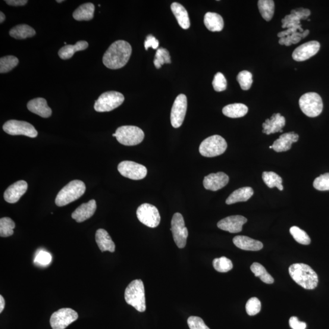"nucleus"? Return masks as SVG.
<instances>
[{"instance_id":"14","label":"nucleus","mask_w":329,"mask_h":329,"mask_svg":"<svg viewBox=\"0 0 329 329\" xmlns=\"http://www.w3.org/2000/svg\"><path fill=\"white\" fill-rule=\"evenodd\" d=\"M187 109V99L184 94H180L175 98L171 111V123L172 126L178 128L183 124L186 117Z\"/></svg>"},{"instance_id":"25","label":"nucleus","mask_w":329,"mask_h":329,"mask_svg":"<svg viewBox=\"0 0 329 329\" xmlns=\"http://www.w3.org/2000/svg\"><path fill=\"white\" fill-rule=\"evenodd\" d=\"M95 239L96 243L102 252H114L115 251V243L106 230H103V229L97 230Z\"/></svg>"},{"instance_id":"35","label":"nucleus","mask_w":329,"mask_h":329,"mask_svg":"<svg viewBox=\"0 0 329 329\" xmlns=\"http://www.w3.org/2000/svg\"><path fill=\"white\" fill-rule=\"evenodd\" d=\"M250 270L252 271L255 276L261 279L263 283L268 284L274 283V279L266 270L264 266L260 264L259 263L255 262L250 266Z\"/></svg>"},{"instance_id":"31","label":"nucleus","mask_w":329,"mask_h":329,"mask_svg":"<svg viewBox=\"0 0 329 329\" xmlns=\"http://www.w3.org/2000/svg\"><path fill=\"white\" fill-rule=\"evenodd\" d=\"M36 31L29 25L18 24L9 31V35L15 39H25L36 35Z\"/></svg>"},{"instance_id":"27","label":"nucleus","mask_w":329,"mask_h":329,"mask_svg":"<svg viewBox=\"0 0 329 329\" xmlns=\"http://www.w3.org/2000/svg\"><path fill=\"white\" fill-rule=\"evenodd\" d=\"M254 195V190L251 187H246L235 190L227 197L225 203L228 205L239 202H246Z\"/></svg>"},{"instance_id":"50","label":"nucleus","mask_w":329,"mask_h":329,"mask_svg":"<svg viewBox=\"0 0 329 329\" xmlns=\"http://www.w3.org/2000/svg\"><path fill=\"white\" fill-rule=\"evenodd\" d=\"M279 43L282 45L285 46H290L292 44L291 42V39L290 36H288L286 37H281L280 40H279Z\"/></svg>"},{"instance_id":"12","label":"nucleus","mask_w":329,"mask_h":329,"mask_svg":"<svg viewBox=\"0 0 329 329\" xmlns=\"http://www.w3.org/2000/svg\"><path fill=\"white\" fill-rule=\"evenodd\" d=\"M78 318V314L74 310L63 308L53 313L50 318V324L53 329H65Z\"/></svg>"},{"instance_id":"28","label":"nucleus","mask_w":329,"mask_h":329,"mask_svg":"<svg viewBox=\"0 0 329 329\" xmlns=\"http://www.w3.org/2000/svg\"><path fill=\"white\" fill-rule=\"evenodd\" d=\"M205 26L212 32H219L223 29L224 20L220 15L215 12H208L205 16Z\"/></svg>"},{"instance_id":"24","label":"nucleus","mask_w":329,"mask_h":329,"mask_svg":"<svg viewBox=\"0 0 329 329\" xmlns=\"http://www.w3.org/2000/svg\"><path fill=\"white\" fill-rule=\"evenodd\" d=\"M233 242L239 248L245 250L258 251L263 248L261 241L250 239L246 236H239L234 238Z\"/></svg>"},{"instance_id":"51","label":"nucleus","mask_w":329,"mask_h":329,"mask_svg":"<svg viewBox=\"0 0 329 329\" xmlns=\"http://www.w3.org/2000/svg\"><path fill=\"white\" fill-rule=\"evenodd\" d=\"M5 307V300L3 297L0 296V313H2L3 310H4Z\"/></svg>"},{"instance_id":"40","label":"nucleus","mask_w":329,"mask_h":329,"mask_svg":"<svg viewBox=\"0 0 329 329\" xmlns=\"http://www.w3.org/2000/svg\"><path fill=\"white\" fill-rule=\"evenodd\" d=\"M290 234L294 238L297 243L300 244H305V245H308L311 243L310 237L308 236L305 231L301 230L298 227L293 226L290 228Z\"/></svg>"},{"instance_id":"15","label":"nucleus","mask_w":329,"mask_h":329,"mask_svg":"<svg viewBox=\"0 0 329 329\" xmlns=\"http://www.w3.org/2000/svg\"><path fill=\"white\" fill-rule=\"evenodd\" d=\"M311 14V12L308 9L302 8L294 9L291 11L290 15L285 16L284 19L282 20L283 28H295L300 31V33H303V31L300 24V20H306Z\"/></svg>"},{"instance_id":"36","label":"nucleus","mask_w":329,"mask_h":329,"mask_svg":"<svg viewBox=\"0 0 329 329\" xmlns=\"http://www.w3.org/2000/svg\"><path fill=\"white\" fill-rule=\"evenodd\" d=\"M18 59L14 56H6L0 59V73L10 71L18 64Z\"/></svg>"},{"instance_id":"8","label":"nucleus","mask_w":329,"mask_h":329,"mask_svg":"<svg viewBox=\"0 0 329 329\" xmlns=\"http://www.w3.org/2000/svg\"><path fill=\"white\" fill-rule=\"evenodd\" d=\"M124 101L123 94L116 91H109L99 96L94 105V109L98 112L112 111L123 104Z\"/></svg>"},{"instance_id":"45","label":"nucleus","mask_w":329,"mask_h":329,"mask_svg":"<svg viewBox=\"0 0 329 329\" xmlns=\"http://www.w3.org/2000/svg\"><path fill=\"white\" fill-rule=\"evenodd\" d=\"M190 329H210L205 321L198 316H190L187 320Z\"/></svg>"},{"instance_id":"39","label":"nucleus","mask_w":329,"mask_h":329,"mask_svg":"<svg viewBox=\"0 0 329 329\" xmlns=\"http://www.w3.org/2000/svg\"><path fill=\"white\" fill-rule=\"evenodd\" d=\"M213 266L215 270L219 272H227L233 268V262L225 257L215 259L213 261Z\"/></svg>"},{"instance_id":"16","label":"nucleus","mask_w":329,"mask_h":329,"mask_svg":"<svg viewBox=\"0 0 329 329\" xmlns=\"http://www.w3.org/2000/svg\"><path fill=\"white\" fill-rule=\"evenodd\" d=\"M320 49V43L317 41H310L297 47L293 53L294 61L302 62L307 60L317 54Z\"/></svg>"},{"instance_id":"37","label":"nucleus","mask_w":329,"mask_h":329,"mask_svg":"<svg viewBox=\"0 0 329 329\" xmlns=\"http://www.w3.org/2000/svg\"><path fill=\"white\" fill-rule=\"evenodd\" d=\"M15 224L10 218L5 217L0 219V236L8 237L14 234Z\"/></svg>"},{"instance_id":"54","label":"nucleus","mask_w":329,"mask_h":329,"mask_svg":"<svg viewBox=\"0 0 329 329\" xmlns=\"http://www.w3.org/2000/svg\"><path fill=\"white\" fill-rule=\"evenodd\" d=\"M269 148L271 149V148H272V146H270L269 147Z\"/></svg>"},{"instance_id":"32","label":"nucleus","mask_w":329,"mask_h":329,"mask_svg":"<svg viewBox=\"0 0 329 329\" xmlns=\"http://www.w3.org/2000/svg\"><path fill=\"white\" fill-rule=\"evenodd\" d=\"M248 112V108L241 103L229 105L222 109V114L227 117L236 118L244 117Z\"/></svg>"},{"instance_id":"11","label":"nucleus","mask_w":329,"mask_h":329,"mask_svg":"<svg viewBox=\"0 0 329 329\" xmlns=\"http://www.w3.org/2000/svg\"><path fill=\"white\" fill-rule=\"evenodd\" d=\"M170 229L173 239L179 248H184L186 245L189 232L185 225L183 215L180 213H175L171 219Z\"/></svg>"},{"instance_id":"22","label":"nucleus","mask_w":329,"mask_h":329,"mask_svg":"<svg viewBox=\"0 0 329 329\" xmlns=\"http://www.w3.org/2000/svg\"><path fill=\"white\" fill-rule=\"evenodd\" d=\"M285 125V118L281 114H274L270 119H266L262 124L263 133L269 135L283 131Z\"/></svg>"},{"instance_id":"1","label":"nucleus","mask_w":329,"mask_h":329,"mask_svg":"<svg viewBox=\"0 0 329 329\" xmlns=\"http://www.w3.org/2000/svg\"><path fill=\"white\" fill-rule=\"evenodd\" d=\"M132 47L124 40H117L109 47L103 56V64L106 67L117 70L123 67L129 61Z\"/></svg>"},{"instance_id":"6","label":"nucleus","mask_w":329,"mask_h":329,"mask_svg":"<svg viewBox=\"0 0 329 329\" xmlns=\"http://www.w3.org/2000/svg\"><path fill=\"white\" fill-rule=\"evenodd\" d=\"M115 134L118 142L125 146L139 145L145 137L143 131L135 126H121L118 128Z\"/></svg>"},{"instance_id":"7","label":"nucleus","mask_w":329,"mask_h":329,"mask_svg":"<svg viewBox=\"0 0 329 329\" xmlns=\"http://www.w3.org/2000/svg\"><path fill=\"white\" fill-rule=\"evenodd\" d=\"M299 104L303 114L309 117H318L323 109L321 97L315 92L303 95L299 99Z\"/></svg>"},{"instance_id":"52","label":"nucleus","mask_w":329,"mask_h":329,"mask_svg":"<svg viewBox=\"0 0 329 329\" xmlns=\"http://www.w3.org/2000/svg\"><path fill=\"white\" fill-rule=\"evenodd\" d=\"M5 15L4 13H3L2 12H1V13H0V23H2L5 20Z\"/></svg>"},{"instance_id":"9","label":"nucleus","mask_w":329,"mask_h":329,"mask_svg":"<svg viewBox=\"0 0 329 329\" xmlns=\"http://www.w3.org/2000/svg\"><path fill=\"white\" fill-rule=\"evenodd\" d=\"M3 129L5 133L11 136H25L30 138L38 136L35 128L27 121L9 120L3 125Z\"/></svg>"},{"instance_id":"10","label":"nucleus","mask_w":329,"mask_h":329,"mask_svg":"<svg viewBox=\"0 0 329 329\" xmlns=\"http://www.w3.org/2000/svg\"><path fill=\"white\" fill-rule=\"evenodd\" d=\"M138 219L144 225L149 227H158L161 222L158 209L149 204H143L137 210Z\"/></svg>"},{"instance_id":"30","label":"nucleus","mask_w":329,"mask_h":329,"mask_svg":"<svg viewBox=\"0 0 329 329\" xmlns=\"http://www.w3.org/2000/svg\"><path fill=\"white\" fill-rule=\"evenodd\" d=\"M95 12V6L93 3H87L80 6L73 14L77 21H89L92 19Z\"/></svg>"},{"instance_id":"33","label":"nucleus","mask_w":329,"mask_h":329,"mask_svg":"<svg viewBox=\"0 0 329 329\" xmlns=\"http://www.w3.org/2000/svg\"><path fill=\"white\" fill-rule=\"evenodd\" d=\"M263 181L269 188L277 187L281 191L284 190L283 179L272 171H265L262 174Z\"/></svg>"},{"instance_id":"13","label":"nucleus","mask_w":329,"mask_h":329,"mask_svg":"<svg viewBox=\"0 0 329 329\" xmlns=\"http://www.w3.org/2000/svg\"><path fill=\"white\" fill-rule=\"evenodd\" d=\"M118 170L123 176L133 180H141L147 174V169L142 165L132 161H123L118 166Z\"/></svg>"},{"instance_id":"47","label":"nucleus","mask_w":329,"mask_h":329,"mask_svg":"<svg viewBox=\"0 0 329 329\" xmlns=\"http://www.w3.org/2000/svg\"><path fill=\"white\" fill-rule=\"evenodd\" d=\"M159 45V40H157L155 37L151 35V34L146 37L145 41V48L146 50H148L149 48H153L154 49H156L158 48Z\"/></svg>"},{"instance_id":"5","label":"nucleus","mask_w":329,"mask_h":329,"mask_svg":"<svg viewBox=\"0 0 329 329\" xmlns=\"http://www.w3.org/2000/svg\"><path fill=\"white\" fill-rule=\"evenodd\" d=\"M227 144L224 138L214 135L203 140L199 146V151L203 156L206 158L222 155L226 150Z\"/></svg>"},{"instance_id":"41","label":"nucleus","mask_w":329,"mask_h":329,"mask_svg":"<svg viewBox=\"0 0 329 329\" xmlns=\"http://www.w3.org/2000/svg\"><path fill=\"white\" fill-rule=\"evenodd\" d=\"M237 81L240 84L241 89L243 90H249L252 86L253 82L252 74L250 72L244 70L240 72L238 74Z\"/></svg>"},{"instance_id":"46","label":"nucleus","mask_w":329,"mask_h":329,"mask_svg":"<svg viewBox=\"0 0 329 329\" xmlns=\"http://www.w3.org/2000/svg\"><path fill=\"white\" fill-rule=\"evenodd\" d=\"M52 261V256L48 252L45 250H40L36 255L34 262L39 265L47 266L51 263Z\"/></svg>"},{"instance_id":"21","label":"nucleus","mask_w":329,"mask_h":329,"mask_svg":"<svg viewBox=\"0 0 329 329\" xmlns=\"http://www.w3.org/2000/svg\"><path fill=\"white\" fill-rule=\"evenodd\" d=\"M298 140V134L294 132L284 134L274 141L272 145V149L277 153L288 151L291 149L292 144L297 142Z\"/></svg>"},{"instance_id":"53","label":"nucleus","mask_w":329,"mask_h":329,"mask_svg":"<svg viewBox=\"0 0 329 329\" xmlns=\"http://www.w3.org/2000/svg\"><path fill=\"white\" fill-rule=\"evenodd\" d=\"M63 2L64 1H62V0H61V1H58V0H57V1H56V2L59 3H62V2Z\"/></svg>"},{"instance_id":"29","label":"nucleus","mask_w":329,"mask_h":329,"mask_svg":"<svg viewBox=\"0 0 329 329\" xmlns=\"http://www.w3.org/2000/svg\"><path fill=\"white\" fill-rule=\"evenodd\" d=\"M89 46V43L84 40L78 41L75 45H66L62 47L58 52V55L61 59L67 60L73 57L74 53L85 50Z\"/></svg>"},{"instance_id":"19","label":"nucleus","mask_w":329,"mask_h":329,"mask_svg":"<svg viewBox=\"0 0 329 329\" xmlns=\"http://www.w3.org/2000/svg\"><path fill=\"white\" fill-rule=\"evenodd\" d=\"M27 190L28 184L26 181H17L6 189L4 193V199L8 203L14 204L19 200Z\"/></svg>"},{"instance_id":"2","label":"nucleus","mask_w":329,"mask_h":329,"mask_svg":"<svg viewBox=\"0 0 329 329\" xmlns=\"http://www.w3.org/2000/svg\"><path fill=\"white\" fill-rule=\"evenodd\" d=\"M289 274L296 283L305 289L313 290L317 287V274L310 266L305 263H295L291 265Z\"/></svg>"},{"instance_id":"17","label":"nucleus","mask_w":329,"mask_h":329,"mask_svg":"<svg viewBox=\"0 0 329 329\" xmlns=\"http://www.w3.org/2000/svg\"><path fill=\"white\" fill-rule=\"evenodd\" d=\"M247 219L241 215L230 216L221 219L218 222L217 226L222 231L230 233H239L243 230V225Z\"/></svg>"},{"instance_id":"4","label":"nucleus","mask_w":329,"mask_h":329,"mask_svg":"<svg viewBox=\"0 0 329 329\" xmlns=\"http://www.w3.org/2000/svg\"><path fill=\"white\" fill-rule=\"evenodd\" d=\"M86 190V185L83 181H72L62 188L58 193L56 197V205L59 207H62L74 202L84 195Z\"/></svg>"},{"instance_id":"38","label":"nucleus","mask_w":329,"mask_h":329,"mask_svg":"<svg viewBox=\"0 0 329 329\" xmlns=\"http://www.w3.org/2000/svg\"><path fill=\"white\" fill-rule=\"evenodd\" d=\"M170 53L167 49L161 48L156 52L154 64L156 68H161L165 64H171Z\"/></svg>"},{"instance_id":"49","label":"nucleus","mask_w":329,"mask_h":329,"mask_svg":"<svg viewBox=\"0 0 329 329\" xmlns=\"http://www.w3.org/2000/svg\"><path fill=\"white\" fill-rule=\"evenodd\" d=\"M8 5L13 6H22L27 4V0H6Z\"/></svg>"},{"instance_id":"42","label":"nucleus","mask_w":329,"mask_h":329,"mask_svg":"<svg viewBox=\"0 0 329 329\" xmlns=\"http://www.w3.org/2000/svg\"><path fill=\"white\" fill-rule=\"evenodd\" d=\"M261 302L257 297H253L247 300L246 310L249 316H255L261 312Z\"/></svg>"},{"instance_id":"48","label":"nucleus","mask_w":329,"mask_h":329,"mask_svg":"<svg viewBox=\"0 0 329 329\" xmlns=\"http://www.w3.org/2000/svg\"><path fill=\"white\" fill-rule=\"evenodd\" d=\"M290 326L292 329H306L307 324L306 322L299 321L296 316H292L289 320Z\"/></svg>"},{"instance_id":"3","label":"nucleus","mask_w":329,"mask_h":329,"mask_svg":"<svg viewBox=\"0 0 329 329\" xmlns=\"http://www.w3.org/2000/svg\"><path fill=\"white\" fill-rule=\"evenodd\" d=\"M124 299L128 305L134 307L137 311H145V287L142 280H137L131 282L125 290Z\"/></svg>"},{"instance_id":"20","label":"nucleus","mask_w":329,"mask_h":329,"mask_svg":"<svg viewBox=\"0 0 329 329\" xmlns=\"http://www.w3.org/2000/svg\"><path fill=\"white\" fill-rule=\"evenodd\" d=\"M96 210L95 200L92 199L78 207L72 214L71 217L78 222H82L92 217L95 214Z\"/></svg>"},{"instance_id":"18","label":"nucleus","mask_w":329,"mask_h":329,"mask_svg":"<svg viewBox=\"0 0 329 329\" xmlns=\"http://www.w3.org/2000/svg\"><path fill=\"white\" fill-rule=\"evenodd\" d=\"M230 181V178L223 172L211 173L204 179L203 185L206 190L217 191L222 189Z\"/></svg>"},{"instance_id":"44","label":"nucleus","mask_w":329,"mask_h":329,"mask_svg":"<svg viewBox=\"0 0 329 329\" xmlns=\"http://www.w3.org/2000/svg\"><path fill=\"white\" fill-rule=\"evenodd\" d=\"M212 85L217 92H222L226 89L227 81L224 75L219 72L216 74L213 80Z\"/></svg>"},{"instance_id":"43","label":"nucleus","mask_w":329,"mask_h":329,"mask_svg":"<svg viewBox=\"0 0 329 329\" xmlns=\"http://www.w3.org/2000/svg\"><path fill=\"white\" fill-rule=\"evenodd\" d=\"M313 187L319 191L329 190V173H325L316 178L313 182Z\"/></svg>"},{"instance_id":"34","label":"nucleus","mask_w":329,"mask_h":329,"mask_svg":"<svg viewBox=\"0 0 329 329\" xmlns=\"http://www.w3.org/2000/svg\"><path fill=\"white\" fill-rule=\"evenodd\" d=\"M258 7L262 17L266 21L272 19L274 13V2L272 0H259Z\"/></svg>"},{"instance_id":"23","label":"nucleus","mask_w":329,"mask_h":329,"mask_svg":"<svg viewBox=\"0 0 329 329\" xmlns=\"http://www.w3.org/2000/svg\"><path fill=\"white\" fill-rule=\"evenodd\" d=\"M28 110L42 118H48L52 114V110L49 107L45 99L37 98L31 99L27 104Z\"/></svg>"},{"instance_id":"26","label":"nucleus","mask_w":329,"mask_h":329,"mask_svg":"<svg viewBox=\"0 0 329 329\" xmlns=\"http://www.w3.org/2000/svg\"><path fill=\"white\" fill-rule=\"evenodd\" d=\"M171 9L180 27L184 30L189 29L190 26L189 14L184 6L175 2L172 3Z\"/></svg>"}]
</instances>
